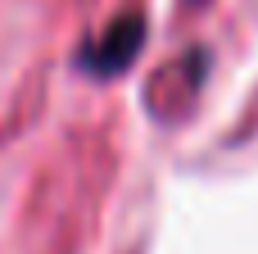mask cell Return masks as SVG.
Listing matches in <instances>:
<instances>
[{
	"mask_svg": "<svg viewBox=\"0 0 258 254\" xmlns=\"http://www.w3.org/2000/svg\"><path fill=\"white\" fill-rule=\"evenodd\" d=\"M141 45H145V14L132 9V14L113 18L100 36H91V41L82 45L77 64H82L86 73H95V77H113V73L132 68V59L141 55Z\"/></svg>",
	"mask_w": 258,
	"mask_h": 254,
	"instance_id": "cell-1",
	"label": "cell"
}]
</instances>
